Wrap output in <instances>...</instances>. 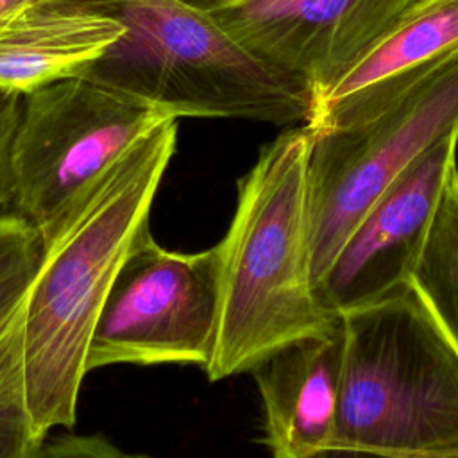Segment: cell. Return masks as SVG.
Wrapping results in <instances>:
<instances>
[{"label":"cell","instance_id":"6da1fadb","mask_svg":"<svg viewBox=\"0 0 458 458\" xmlns=\"http://www.w3.org/2000/svg\"><path fill=\"white\" fill-rule=\"evenodd\" d=\"M168 118L131 145L45 245L23 308V385L38 438L75 424L86 351L114 274L175 152Z\"/></svg>","mask_w":458,"mask_h":458},{"label":"cell","instance_id":"7a4b0ae2","mask_svg":"<svg viewBox=\"0 0 458 458\" xmlns=\"http://www.w3.org/2000/svg\"><path fill=\"white\" fill-rule=\"evenodd\" d=\"M310 129L292 125L263 145L238 182L222 247L220 304L209 381L250 369L276 349L327 331L315 293L306 224Z\"/></svg>","mask_w":458,"mask_h":458},{"label":"cell","instance_id":"3957f363","mask_svg":"<svg viewBox=\"0 0 458 458\" xmlns=\"http://www.w3.org/2000/svg\"><path fill=\"white\" fill-rule=\"evenodd\" d=\"M109 16L123 36L79 79L140 98L172 118L304 125L311 86L256 57L204 11L179 0H63Z\"/></svg>","mask_w":458,"mask_h":458},{"label":"cell","instance_id":"277c9868","mask_svg":"<svg viewBox=\"0 0 458 458\" xmlns=\"http://www.w3.org/2000/svg\"><path fill=\"white\" fill-rule=\"evenodd\" d=\"M340 317L338 408L322 458H458V352L413 286Z\"/></svg>","mask_w":458,"mask_h":458},{"label":"cell","instance_id":"5b68a950","mask_svg":"<svg viewBox=\"0 0 458 458\" xmlns=\"http://www.w3.org/2000/svg\"><path fill=\"white\" fill-rule=\"evenodd\" d=\"M172 116L79 77L21 97L13 138V213L50 243L106 170Z\"/></svg>","mask_w":458,"mask_h":458},{"label":"cell","instance_id":"8992f818","mask_svg":"<svg viewBox=\"0 0 458 458\" xmlns=\"http://www.w3.org/2000/svg\"><path fill=\"white\" fill-rule=\"evenodd\" d=\"M453 127H458V52L376 118L347 129L310 131L306 224L313 283L379 195Z\"/></svg>","mask_w":458,"mask_h":458},{"label":"cell","instance_id":"52a82bcc","mask_svg":"<svg viewBox=\"0 0 458 458\" xmlns=\"http://www.w3.org/2000/svg\"><path fill=\"white\" fill-rule=\"evenodd\" d=\"M222 247L177 252L145 224L132 238L95 320L86 372L120 365L206 367L220 304Z\"/></svg>","mask_w":458,"mask_h":458},{"label":"cell","instance_id":"ba28073f","mask_svg":"<svg viewBox=\"0 0 458 458\" xmlns=\"http://www.w3.org/2000/svg\"><path fill=\"white\" fill-rule=\"evenodd\" d=\"M456 145L458 127H453L420 152L361 216L315 281V293L329 317L410 286L456 166Z\"/></svg>","mask_w":458,"mask_h":458},{"label":"cell","instance_id":"9c48e42d","mask_svg":"<svg viewBox=\"0 0 458 458\" xmlns=\"http://www.w3.org/2000/svg\"><path fill=\"white\" fill-rule=\"evenodd\" d=\"M415 0H236L209 14L256 57L304 79L315 104Z\"/></svg>","mask_w":458,"mask_h":458},{"label":"cell","instance_id":"30bf717a","mask_svg":"<svg viewBox=\"0 0 458 458\" xmlns=\"http://www.w3.org/2000/svg\"><path fill=\"white\" fill-rule=\"evenodd\" d=\"M458 52V0H415L388 32L315 104L311 132L381 114L431 68Z\"/></svg>","mask_w":458,"mask_h":458},{"label":"cell","instance_id":"8fae6325","mask_svg":"<svg viewBox=\"0 0 458 458\" xmlns=\"http://www.w3.org/2000/svg\"><path fill=\"white\" fill-rule=\"evenodd\" d=\"M344 361L342 317L324 333L293 340L250 374L272 458H322L331 444Z\"/></svg>","mask_w":458,"mask_h":458},{"label":"cell","instance_id":"7c38bea8","mask_svg":"<svg viewBox=\"0 0 458 458\" xmlns=\"http://www.w3.org/2000/svg\"><path fill=\"white\" fill-rule=\"evenodd\" d=\"M109 18L63 0H36L0 30V91L27 95L79 77L123 36Z\"/></svg>","mask_w":458,"mask_h":458},{"label":"cell","instance_id":"4fadbf2b","mask_svg":"<svg viewBox=\"0 0 458 458\" xmlns=\"http://www.w3.org/2000/svg\"><path fill=\"white\" fill-rule=\"evenodd\" d=\"M410 284L458 352V166L447 179Z\"/></svg>","mask_w":458,"mask_h":458},{"label":"cell","instance_id":"5bb4252c","mask_svg":"<svg viewBox=\"0 0 458 458\" xmlns=\"http://www.w3.org/2000/svg\"><path fill=\"white\" fill-rule=\"evenodd\" d=\"M39 234L18 215L0 216V340L25 308L43 259Z\"/></svg>","mask_w":458,"mask_h":458},{"label":"cell","instance_id":"9a60e30c","mask_svg":"<svg viewBox=\"0 0 458 458\" xmlns=\"http://www.w3.org/2000/svg\"><path fill=\"white\" fill-rule=\"evenodd\" d=\"M36 437L23 385V311L0 340V458H27Z\"/></svg>","mask_w":458,"mask_h":458},{"label":"cell","instance_id":"2e32d148","mask_svg":"<svg viewBox=\"0 0 458 458\" xmlns=\"http://www.w3.org/2000/svg\"><path fill=\"white\" fill-rule=\"evenodd\" d=\"M27 458H150L140 453H129L100 435H66L59 438H43Z\"/></svg>","mask_w":458,"mask_h":458},{"label":"cell","instance_id":"e0dca14e","mask_svg":"<svg viewBox=\"0 0 458 458\" xmlns=\"http://www.w3.org/2000/svg\"><path fill=\"white\" fill-rule=\"evenodd\" d=\"M21 97L0 91V216L13 209V138L20 118Z\"/></svg>","mask_w":458,"mask_h":458},{"label":"cell","instance_id":"ac0fdd59","mask_svg":"<svg viewBox=\"0 0 458 458\" xmlns=\"http://www.w3.org/2000/svg\"><path fill=\"white\" fill-rule=\"evenodd\" d=\"M32 2L36 0H0V30Z\"/></svg>","mask_w":458,"mask_h":458},{"label":"cell","instance_id":"d6986e66","mask_svg":"<svg viewBox=\"0 0 458 458\" xmlns=\"http://www.w3.org/2000/svg\"><path fill=\"white\" fill-rule=\"evenodd\" d=\"M179 2H182V4H186V5H190V7H195V9H199V11L211 13V11H215V9H218V7L225 5V4H229L231 0H179Z\"/></svg>","mask_w":458,"mask_h":458},{"label":"cell","instance_id":"ffe728a7","mask_svg":"<svg viewBox=\"0 0 458 458\" xmlns=\"http://www.w3.org/2000/svg\"><path fill=\"white\" fill-rule=\"evenodd\" d=\"M231 2H236V0H231Z\"/></svg>","mask_w":458,"mask_h":458}]
</instances>
